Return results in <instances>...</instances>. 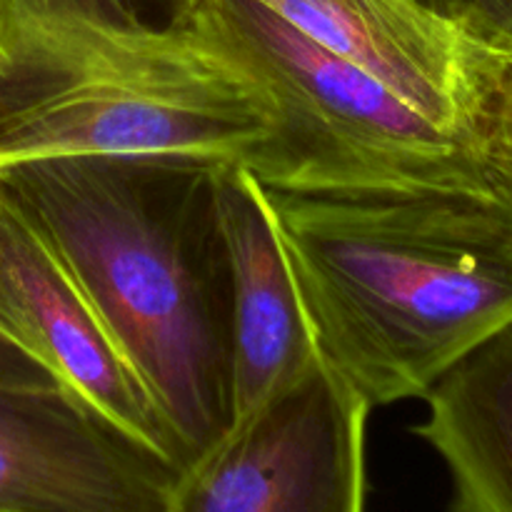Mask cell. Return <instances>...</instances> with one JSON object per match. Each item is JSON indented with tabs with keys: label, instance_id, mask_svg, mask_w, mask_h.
<instances>
[{
	"label": "cell",
	"instance_id": "5bb4252c",
	"mask_svg": "<svg viewBox=\"0 0 512 512\" xmlns=\"http://www.w3.org/2000/svg\"><path fill=\"white\" fill-rule=\"evenodd\" d=\"M0 378L5 380H38V383H58L50 378L33 358L23 353L18 345L10 343L3 333H0Z\"/></svg>",
	"mask_w": 512,
	"mask_h": 512
},
{
	"label": "cell",
	"instance_id": "7a4b0ae2",
	"mask_svg": "<svg viewBox=\"0 0 512 512\" xmlns=\"http://www.w3.org/2000/svg\"><path fill=\"white\" fill-rule=\"evenodd\" d=\"M213 170L178 160L60 158L0 175L153 400L183 473L230 420Z\"/></svg>",
	"mask_w": 512,
	"mask_h": 512
},
{
	"label": "cell",
	"instance_id": "ba28073f",
	"mask_svg": "<svg viewBox=\"0 0 512 512\" xmlns=\"http://www.w3.org/2000/svg\"><path fill=\"white\" fill-rule=\"evenodd\" d=\"M225 345L228 428L303 378L320 360L268 190L245 165H223L210 180Z\"/></svg>",
	"mask_w": 512,
	"mask_h": 512
},
{
	"label": "cell",
	"instance_id": "52a82bcc",
	"mask_svg": "<svg viewBox=\"0 0 512 512\" xmlns=\"http://www.w3.org/2000/svg\"><path fill=\"white\" fill-rule=\"evenodd\" d=\"M0 333L180 475L178 448L48 240L0 185Z\"/></svg>",
	"mask_w": 512,
	"mask_h": 512
},
{
	"label": "cell",
	"instance_id": "8fae6325",
	"mask_svg": "<svg viewBox=\"0 0 512 512\" xmlns=\"http://www.w3.org/2000/svg\"><path fill=\"white\" fill-rule=\"evenodd\" d=\"M470 148L512 183V48L485 45L480 53Z\"/></svg>",
	"mask_w": 512,
	"mask_h": 512
},
{
	"label": "cell",
	"instance_id": "3957f363",
	"mask_svg": "<svg viewBox=\"0 0 512 512\" xmlns=\"http://www.w3.org/2000/svg\"><path fill=\"white\" fill-rule=\"evenodd\" d=\"M273 128L263 88L175 20L45 18L0 35V175L60 158L250 168Z\"/></svg>",
	"mask_w": 512,
	"mask_h": 512
},
{
	"label": "cell",
	"instance_id": "7c38bea8",
	"mask_svg": "<svg viewBox=\"0 0 512 512\" xmlns=\"http://www.w3.org/2000/svg\"><path fill=\"white\" fill-rule=\"evenodd\" d=\"M183 0H0V35L30 20L85 18L98 23H170Z\"/></svg>",
	"mask_w": 512,
	"mask_h": 512
},
{
	"label": "cell",
	"instance_id": "6da1fadb",
	"mask_svg": "<svg viewBox=\"0 0 512 512\" xmlns=\"http://www.w3.org/2000/svg\"><path fill=\"white\" fill-rule=\"evenodd\" d=\"M318 353L370 408L423 400L512 323V183L273 193Z\"/></svg>",
	"mask_w": 512,
	"mask_h": 512
},
{
	"label": "cell",
	"instance_id": "8992f818",
	"mask_svg": "<svg viewBox=\"0 0 512 512\" xmlns=\"http://www.w3.org/2000/svg\"><path fill=\"white\" fill-rule=\"evenodd\" d=\"M178 478L73 390L0 378V512H168Z\"/></svg>",
	"mask_w": 512,
	"mask_h": 512
},
{
	"label": "cell",
	"instance_id": "4fadbf2b",
	"mask_svg": "<svg viewBox=\"0 0 512 512\" xmlns=\"http://www.w3.org/2000/svg\"><path fill=\"white\" fill-rule=\"evenodd\" d=\"M483 43L512 48V0H418Z\"/></svg>",
	"mask_w": 512,
	"mask_h": 512
},
{
	"label": "cell",
	"instance_id": "30bf717a",
	"mask_svg": "<svg viewBox=\"0 0 512 512\" xmlns=\"http://www.w3.org/2000/svg\"><path fill=\"white\" fill-rule=\"evenodd\" d=\"M415 435L445 463L448 512H512V323L425 393Z\"/></svg>",
	"mask_w": 512,
	"mask_h": 512
},
{
	"label": "cell",
	"instance_id": "9c48e42d",
	"mask_svg": "<svg viewBox=\"0 0 512 512\" xmlns=\"http://www.w3.org/2000/svg\"><path fill=\"white\" fill-rule=\"evenodd\" d=\"M328 53L403 95L470 145L475 73L485 45L418 0H255Z\"/></svg>",
	"mask_w": 512,
	"mask_h": 512
},
{
	"label": "cell",
	"instance_id": "277c9868",
	"mask_svg": "<svg viewBox=\"0 0 512 512\" xmlns=\"http://www.w3.org/2000/svg\"><path fill=\"white\" fill-rule=\"evenodd\" d=\"M188 25L268 95L275 128L250 173L273 193L453 188L490 178L470 145L255 0H183Z\"/></svg>",
	"mask_w": 512,
	"mask_h": 512
},
{
	"label": "cell",
	"instance_id": "5b68a950",
	"mask_svg": "<svg viewBox=\"0 0 512 512\" xmlns=\"http://www.w3.org/2000/svg\"><path fill=\"white\" fill-rule=\"evenodd\" d=\"M370 413L320 358L180 475L168 512H365Z\"/></svg>",
	"mask_w": 512,
	"mask_h": 512
}]
</instances>
